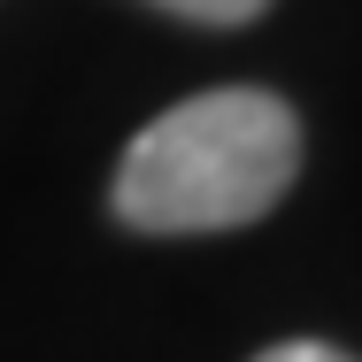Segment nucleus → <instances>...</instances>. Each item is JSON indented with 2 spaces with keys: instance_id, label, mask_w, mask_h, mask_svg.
<instances>
[{
  "instance_id": "nucleus-3",
  "label": "nucleus",
  "mask_w": 362,
  "mask_h": 362,
  "mask_svg": "<svg viewBox=\"0 0 362 362\" xmlns=\"http://www.w3.org/2000/svg\"><path fill=\"white\" fill-rule=\"evenodd\" d=\"M255 362H355V355H339V347H324V339H286V347H262Z\"/></svg>"
},
{
  "instance_id": "nucleus-2",
  "label": "nucleus",
  "mask_w": 362,
  "mask_h": 362,
  "mask_svg": "<svg viewBox=\"0 0 362 362\" xmlns=\"http://www.w3.org/2000/svg\"><path fill=\"white\" fill-rule=\"evenodd\" d=\"M154 8H170L185 23H255L270 0H154Z\"/></svg>"
},
{
  "instance_id": "nucleus-1",
  "label": "nucleus",
  "mask_w": 362,
  "mask_h": 362,
  "mask_svg": "<svg viewBox=\"0 0 362 362\" xmlns=\"http://www.w3.org/2000/svg\"><path fill=\"white\" fill-rule=\"evenodd\" d=\"M300 177V124L262 85H216L162 108L116 162V216L132 231H239Z\"/></svg>"
}]
</instances>
